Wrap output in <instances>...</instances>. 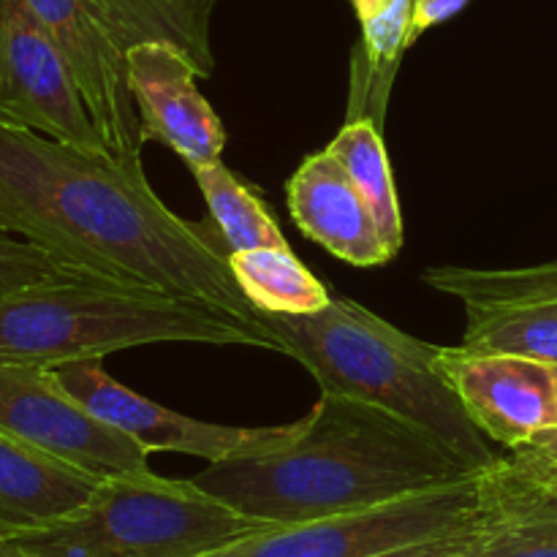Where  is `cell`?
<instances>
[{"label":"cell","mask_w":557,"mask_h":557,"mask_svg":"<svg viewBox=\"0 0 557 557\" xmlns=\"http://www.w3.org/2000/svg\"><path fill=\"white\" fill-rule=\"evenodd\" d=\"M326 150L346 169L348 180L368 205L389 253H400L406 232H403L400 201H397L395 177H392V163L386 156L381 125L368 117L348 120Z\"/></svg>","instance_id":"ac0fdd59"},{"label":"cell","mask_w":557,"mask_h":557,"mask_svg":"<svg viewBox=\"0 0 557 557\" xmlns=\"http://www.w3.org/2000/svg\"><path fill=\"white\" fill-rule=\"evenodd\" d=\"M0 232L79 275L156 288L264 326L221 234L174 215L139 161L0 123Z\"/></svg>","instance_id":"6da1fadb"},{"label":"cell","mask_w":557,"mask_h":557,"mask_svg":"<svg viewBox=\"0 0 557 557\" xmlns=\"http://www.w3.org/2000/svg\"><path fill=\"white\" fill-rule=\"evenodd\" d=\"M0 430L98 482L156 473L136 441L87 411L47 368L0 362Z\"/></svg>","instance_id":"ba28073f"},{"label":"cell","mask_w":557,"mask_h":557,"mask_svg":"<svg viewBox=\"0 0 557 557\" xmlns=\"http://www.w3.org/2000/svg\"><path fill=\"white\" fill-rule=\"evenodd\" d=\"M79 87L92 123L117 158L139 161L145 134L125 54L172 44L199 79L215 74L212 16L218 0H27Z\"/></svg>","instance_id":"5b68a950"},{"label":"cell","mask_w":557,"mask_h":557,"mask_svg":"<svg viewBox=\"0 0 557 557\" xmlns=\"http://www.w3.org/2000/svg\"><path fill=\"white\" fill-rule=\"evenodd\" d=\"M58 384L101 422L150 451L201 457L207 462L264 455L297 438L302 419L277 428H226L163 408L114 381L101 362H74L52 370Z\"/></svg>","instance_id":"9c48e42d"},{"label":"cell","mask_w":557,"mask_h":557,"mask_svg":"<svg viewBox=\"0 0 557 557\" xmlns=\"http://www.w3.org/2000/svg\"><path fill=\"white\" fill-rule=\"evenodd\" d=\"M264 528L188 482L158 473L98 482L85 506L52 525L5 536L30 557H201Z\"/></svg>","instance_id":"8992f818"},{"label":"cell","mask_w":557,"mask_h":557,"mask_svg":"<svg viewBox=\"0 0 557 557\" xmlns=\"http://www.w3.org/2000/svg\"><path fill=\"white\" fill-rule=\"evenodd\" d=\"M283 354L302 362L321 392L354 397L428 430L476 471L498 460L438 370V348L392 326L348 297L319 313H259Z\"/></svg>","instance_id":"277c9868"},{"label":"cell","mask_w":557,"mask_h":557,"mask_svg":"<svg viewBox=\"0 0 557 557\" xmlns=\"http://www.w3.org/2000/svg\"><path fill=\"white\" fill-rule=\"evenodd\" d=\"M476 511L479 476H473L375 509L256 528L201 557H379L466 531Z\"/></svg>","instance_id":"52a82bcc"},{"label":"cell","mask_w":557,"mask_h":557,"mask_svg":"<svg viewBox=\"0 0 557 557\" xmlns=\"http://www.w3.org/2000/svg\"><path fill=\"white\" fill-rule=\"evenodd\" d=\"M466 5H468V0H413L411 36H408L411 47L419 41V36H422V33H428L430 27L449 22L451 16L460 14Z\"/></svg>","instance_id":"7402d4cb"},{"label":"cell","mask_w":557,"mask_h":557,"mask_svg":"<svg viewBox=\"0 0 557 557\" xmlns=\"http://www.w3.org/2000/svg\"><path fill=\"white\" fill-rule=\"evenodd\" d=\"M357 14L362 41L354 52L351 117L384 125L392 82L406 49H411L413 0H348Z\"/></svg>","instance_id":"9a60e30c"},{"label":"cell","mask_w":557,"mask_h":557,"mask_svg":"<svg viewBox=\"0 0 557 557\" xmlns=\"http://www.w3.org/2000/svg\"><path fill=\"white\" fill-rule=\"evenodd\" d=\"M438 370L484 438L504 449H517L557 424V384L549 364L441 346Z\"/></svg>","instance_id":"8fae6325"},{"label":"cell","mask_w":557,"mask_h":557,"mask_svg":"<svg viewBox=\"0 0 557 557\" xmlns=\"http://www.w3.org/2000/svg\"><path fill=\"white\" fill-rule=\"evenodd\" d=\"M63 264L52 259L47 250L14 234L0 232V297L14 294L25 286L54 281L69 275Z\"/></svg>","instance_id":"44dd1931"},{"label":"cell","mask_w":557,"mask_h":557,"mask_svg":"<svg viewBox=\"0 0 557 557\" xmlns=\"http://www.w3.org/2000/svg\"><path fill=\"white\" fill-rule=\"evenodd\" d=\"M190 172H194L196 183L205 194L210 218L215 221L218 234H221L228 253L253 248H286L288 243L277 221L272 218L270 207L243 180L234 177L223 166L221 158L201 163Z\"/></svg>","instance_id":"d6986e66"},{"label":"cell","mask_w":557,"mask_h":557,"mask_svg":"<svg viewBox=\"0 0 557 557\" xmlns=\"http://www.w3.org/2000/svg\"><path fill=\"white\" fill-rule=\"evenodd\" d=\"M0 557H30V555L20 553V549L11 547V544L5 542V539H0Z\"/></svg>","instance_id":"d4e9b609"},{"label":"cell","mask_w":557,"mask_h":557,"mask_svg":"<svg viewBox=\"0 0 557 557\" xmlns=\"http://www.w3.org/2000/svg\"><path fill=\"white\" fill-rule=\"evenodd\" d=\"M466 310L468 326L462 348L557 368V299H522Z\"/></svg>","instance_id":"e0dca14e"},{"label":"cell","mask_w":557,"mask_h":557,"mask_svg":"<svg viewBox=\"0 0 557 557\" xmlns=\"http://www.w3.org/2000/svg\"><path fill=\"white\" fill-rule=\"evenodd\" d=\"M555 384H557V368H555Z\"/></svg>","instance_id":"484cf974"},{"label":"cell","mask_w":557,"mask_h":557,"mask_svg":"<svg viewBox=\"0 0 557 557\" xmlns=\"http://www.w3.org/2000/svg\"><path fill=\"white\" fill-rule=\"evenodd\" d=\"M0 123L109 150L63 54L27 0H0Z\"/></svg>","instance_id":"30bf717a"},{"label":"cell","mask_w":557,"mask_h":557,"mask_svg":"<svg viewBox=\"0 0 557 557\" xmlns=\"http://www.w3.org/2000/svg\"><path fill=\"white\" fill-rule=\"evenodd\" d=\"M125 60L145 141L169 147L190 169L218 161L226 147V131L201 96L199 74L188 54L156 41L134 47Z\"/></svg>","instance_id":"7c38bea8"},{"label":"cell","mask_w":557,"mask_h":557,"mask_svg":"<svg viewBox=\"0 0 557 557\" xmlns=\"http://www.w3.org/2000/svg\"><path fill=\"white\" fill-rule=\"evenodd\" d=\"M239 292L259 313L308 315L332 302V294L288 248H253L228 253Z\"/></svg>","instance_id":"2e32d148"},{"label":"cell","mask_w":557,"mask_h":557,"mask_svg":"<svg viewBox=\"0 0 557 557\" xmlns=\"http://www.w3.org/2000/svg\"><path fill=\"white\" fill-rule=\"evenodd\" d=\"M424 283L462 299L466 308L522 299H557V261L517 270H471V267H433Z\"/></svg>","instance_id":"ffe728a7"},{"label":"cell","mask_w":557,"mask_h":557,"mask_svg":"<svg viewBox=\"0 0 557 557\" xmlns=\"http://www.w3.org/2000/svg\"><path fill=\"white\" fill-rule=\"evenodd\" d=\"M156 343L253 346L283 354L267 326H250L199 299L69 272L0 297V362L63 368Z\"/></svg>","instance_id":"3957f363"},{"label":"cell","mask_w":557,"mask_h":557,"mask_svg":"<svg viewBox=\"0 0 557 557\" xmlns=\"http://www.w3.org/2000/svg\"><path fill=\"white\" fill-rule=\"evenodd\" d=\"M96 487L98 479L0 430V539L74 515Z\"/></svg>","instance_id":"5bb4252c"},{"label":"cell","mask_w":557,"mask_h":557,"mask_svg":"<svg viewBox=\"0 0 557 557\" xmlns=\"http://www.w3.org/2000/svg\"><path fill=\"white\" fill-rule=\"evenodd\" d=\"M286 201L299 232L335 259L354 267H379L395 259L368 205L330 150L299 163L286 185Z\"/></svg>","instance_id":"4fadbf2b"},{"label":"cell","mask_w":557,"mask_h":557,"mask_svg":"<svg viewBox=\"0 0 557 557\" xmlns=\"http://www.w3.org/2000/svg\"><path fill=\"white\" fill-rule=\"evenodd\" d=\"M479 473L403 417L321 392L292 444L210 462L194 484L250 520L286 525L375 509Z\"/></svg>","instance_id":"7a4b0ae2"},{"label":"cell","mask_w":557,"mask_h":557,"mask_svg":"<svg viewBox=\"0 0 557 557\" xmlns=\"http://www.w3.org/2000/svg\"><path fill=\"white\" fill-rule=\"evenodd\" d=\"M471 528H466V531H460V533H451V536L433 539V542L411 544V547L395 549V553H386L379 557H457V553L462 549V544H466L468 531H471Z\"/></svg>","instance_id":"603a6c76"},{"label":"cell","mask_w":557,"mask_h":557,"mask_svg":"<svg viewBox=\"0 0 557 557\" xmlns=\"http://www.w3.org/2000/svg\"><path fill=\"white\" fill-rule=\"evenodd\" d=\"M522 446H525V449H531L533 455L544 457V460L555 462V466H557V424H555V428L542 430V433L533 435V438L528 441V444H522Z\"/></svg>","instance_id":"cb8c5ba5"}]
</instances>
